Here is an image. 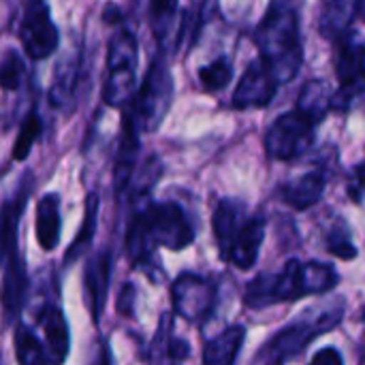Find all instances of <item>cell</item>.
<instances>
[{
	"instance_id": "6da1fadb",
	"label": "cell",
	"mask_w": 365,
	"mask_h": 365,
	"mask_svg": "<svg viewBox=\"0 0 365 365\" xmlns=\"http://www.w3.org/2000/svg\"><path fill=\"white\" fill-rule=\"evenodd\" d=\"M255 41L261 49V60L272 71L278 86L297 75L304 60V47L299 17L291 4L272 2L255 32Z\"/></svg>"
},
{
	"instance_id": "7a4b0ae2",
	"label": "cell",
	"mask_w": 365,
	"mask_h": 365,
	"mask_svg": "<svg viewBox=\"0 0 365 365\" xmlns=\"http://www.w3.org/2000/svg\"><path fill=\"white\" fill-rule=\"evenodd\" d=\"M192 240V225L178 203H152L133 216L126 233V252L133 263H141L152 257L156 246L184 250Z\"/></svg>"
},
{
	"instance_id": "3957f363",
	"label": "cell",
	"mask_w": 365,
	"mask_h": 365,
	"mask_svg": "<svg viewBox=\"0 0 365 365\" xmlns=\"http://www.w3.org/2000/svg\"><path fill=\"white\" fill-rule=\"evenodd\" d=\"M344 308L342 304H325L321 308L306 310L297 321L289 327L278 331L269 344L259 353V364L263 365H284L295 359L314 338L331 331L342 321Z\"/></svg>"
},
{
	"instance_id": "277c9868",
	"label": "cell",
	"mask_w": 365,
	"mask_h": 365,
	"mask_svg": "<svg viewBox=\"0 0 365 365\" xmlns=\"http://www.w3.org/2000/svg\"><path fill=\"white\" fill-rule=\"evenodd\" d=\"M173 98V77L167 64L158 58L152 62L143 83L130 98V107L124 115V124L130 126L137 135L139 130L158 128L160 120L169 111Z\"/></svg>"
},
{
	"instance_id": "5b68a950",
	"label": "cell",
	"mask_w": 365,
	"mask_h": 365,
	"mask_svg": "<svg viewBox=\"0 0 365 365\" xmlns=\"http://www.w3.org/2000/svg\"><path fill=\"white\" fill-rule=\"evenodd\" d=\"M137 41L128 30H120L109 41V56H107V88H105V103L111 107H120L128 103L137 92Z\"/></svg>"
},
{
	"instance_id": "8992f818",
	"label": "cell",
	"mask_w": 365,
	"mask_h": 365,
	"mask_svg": "<svg viewBox=\"0 0 365 365\" xmlns=\"http://www.w3.org/2000/svg\"><path fill=\"white\" fill-rule=\"evenodd\" d=\"M314 128L297 109L280 115L265 133V150L276 160H293L306 154L314 143Z\"/></svg>"
},
{
	"instance_id": "52a82bcc",
	"label": "cell",
	"mask_w": 365,
	"mask_h": 365,
	"mask_svg": "<svg viewBox=\"0 0 365 365\" xmlns=\"http://www.w3.org/2000/svg\"><path fill=\"white\" fill-rule=\"evenodd\" d=\"M299 261H289L280 274H261L248 287L244 302L252 310H263L282 302L302 299V280H299Z\"/></svg>"
},
{
	"instance_id": "ba28073f",
	"label": "cell",
	"mask_w": 365,
	"mask_h": 365,
	"mask_svg": "<svg viewBox=\"0 0 365 365\" xmlns=\"http://www.w3.org/2000/svg\"><path fill=\"white\" fill-rule=\"evenodd\" d=\"M19 41L24 51L32 60H43L51 56L58 47V28L51 21L49 9L43 2H28L21 26H19Z\"/></svg>"
},
{
	"instance_id": "9c48e42d",
	"label": "cell",
	"mask_w": 365,
	"mask_h": 365,
	"mask_svg": "<svg viewBox=\"0 0 365 365\" xmlns=\"http://www.w3.org/2000/svg\"><path fill=\"white\" fill-rule=\"evenodd\" d=\"M171 299L175 312L190 321L201 323L210 317L216 299V289L207 278L197 274H182L171 287Z\"/></svg>"
},
{
	"instance_id": "30bf717a",
	"label": "cell",
	"mask_w": 365,
	"mask_h": 365,
	"mask_svg": "<svg viewBox=\"0 0 365 365\" xmlns=\"http://www.w3.org/2000/svg\"><path fill=\"white\" fill-rule=\"evenodd\" d=\"M276 90H278V83L272 71L265 66V62L261 58L252 60L244 77L240 79V86L233 92V107L235 109L265 107L276 96Z\"/></svg>"
},
{
	"instance_id": "8fae6325",
	"label": "cell",
	"mask_w": 365,
	"mask_h": 365,
	"mask_svg": "<svg viewBox=\"0 0 365 365\" xmlns=\"http://www.w3.org/2000/svg\"><path fill=\"white\" fill-rule=\"evenodd\" d=\"M109 278H111V255H109V250H103L88 261L86 272H83L86 302H88V308H90L94 323L101 321V314L105 310Z\"/></svg>"
},
{
	"instance_id": "7c38bea8",
	"label": "cell",
	"mask_w": 365,
	"mask_h": 365,
	"mask_svg": "<svg viewBox=\"0 0 365 365\" xmlns=\"http://www.w3.org/2000/svg\"><path fill=\"white\" fill-rule=\"evenodd\" d=\"M263 240H265V220L259 218V216L246 220L240 227V231H237V235H235V240L231 244L227 261H231L240 269H250L257 263Z\"/></svg>"
},
{
	"instance_id": "4fadbf2b",
	"label": "cell",
	"mask_w": 365,
	"mask_h": 365,
	"mask_svg": "<svg viewBox=\"0 0 365 365\" xmlns=\"http://www.w3.org/2000/svg\"><path fill=\"white\" fill-rule=\"evenodd\" d=\"M26 265L24 259L19 257L17 250H13L9 255V263L4 269V278H2V291H0V304L4 310L6 319H13L24 302L26 295Z\"/></svg>"
},
{
	"instance_id": "5bb4252c",
	"label": "cell",
	"mask_w": 365,
	"mask_h": 365,
	"mask_svg": "<svg viewBox=\"0 0 365 365\" xmlns=\"http://www.w3.org/2000/svg\"><path fill=\"white\" fill-rule=\"evenodd\" d=\"M325 192V175L321 171H310L282 186V199L295 210H308L321 201Z\"/></svg>"
},
{
	"instance_id": "9a60e30c",
	"label": "cell",
	"mask_w": 365,
	"mask_h": 365,
	"mask_svg": "<svg viewBox=\"0 0 365 365\" xmlns=\"http://www.w3.org/2000/svg\"><path fill=\"white\" fill-rule=\"evenodd\" d=\"M246 329L242 325H231L203 349V365H235V359L244 346Z\"/></svg>"
},
{
	"instance_id": "2e32d148",
	"label": "cell",
	"mask_w": 365,
	"mask_h": 365,
	"mask_svg": "<svg viewBox=\"0 0 365 365\" xmlns=\"http://www.w3.org/2000/svg\"><path fill=\"white\" fill-rule=\"evenodd\" d=\"M60 199L58 195H45L36 203V240L43 250H53L60 242Z\"/></svg>"
},
{
	"instance_id": "e0dca14e",
	"label": "cell",
	"mask_w": 365,
	"mask_h": 365,
	"mask_svg": "<svg viewBox=\"0 0 365 365\" xmlns=\"http://www.w3.org/2000/svg\"><path fill=\"white\" fill-rule=\"evenodd\" d=\"M43 329L47 338V351H49V361L53 365H62L68 351H71V334H68V323L64 314L58 308H47L43 314Z\"/></svg>"
},
{
	"instance_id": "ac0fdd59",
	"label": "cell",
	"mask_w": 365,
	"mask_h": 365,
	"mask_svg": "<svg viewBox=\"0 0 365 365\" xmlns=\"http://www.w3.org/2000/svg\"><path fill=\"white\" fill-rule=\"evenodd\" d=\"M242 207L235 201H220L216 212H214V235L218 242V250L222 259H229L231 244L242 227Z\"/></svg>"
},
{
	"instance_id": "d6986e66",
	"label": "cell",
	"mask_w": 365,
	"mask_h": 365,
	"mask_svg": "<svg viewBox=\"0 0 365 365\" xmlns=\"http://www.w3.org/2000/svg\"><path fill=\"white\" fill-rule=\"evenodd\" d=\"M355 13H357V2H351V0H336V2H327L323 6V13H321V34L325 38H342L344 34H349L351 30V24L355 19Z\"/></svg>"
},
{
	"instance_id": "ffe728a7",
	"label": "cell",
	"mask_w": 365,
	"mask_h": 365,
	"mask_svg": "<svg viewBox=\"0 0 365 365\" xmlns=\"http://www.w3.org/2000/svg\"><path fill=\"white\" fill-rule=\"evenodd\" d=\"M331 98L334 92L329 90L327 81H308L297 98V111L306 115L312 124H319L331 109Z\"/></svg>"
},
{
	"instance_id": "44dd1931",
	"label": "cell",
	"mask_w": 365,
	"mask_h": 365,
	"mask_svg": "<svg viewBox=\"0 0 365 365\" xmlns=\"http://www.w3.org/2000/svg\"><path fill=\"white\" fill-rule=\"evenodd\" d=\"M299 280H302V293L314 295V293H327L338 284V272L331 265L325 263H302L299 267Z\"/></svg>"
},
{
	"instance_id": "7402d4cb",
	"label": "cell",
	"mask_w": 365,
	"mask_h": 365,
	"mask_svg": "<svg viewBox=\"0 0 365 365\" xmlns=\"http://www.w3.org/2000/svg\"><path fill=\"white\" fill-rule=\"evenodd\" d=\"M24 203H26V195L15 197L13 201H6L0 210V261L15 250L17 225L24 212Z\"/></svg>"
},
{
	"instance_id": "603a6c76",
	"label": "cell",
	"mask_w": 365,
	"mask_h": 365,
	"mask_svg": "<svg viewBox=\"0 0 365 365\" xmlns=\"http://www.w3.org/2000/svg\"><path fill=\"white\" fill-rule=\"evenodd\" d=\"M137 152H139V139L137 133L124 124V135H122V145H120V156H118V165H115V188L124 190L135 165H137Z\"/></svg>"
},
{
	"instance_id": "cb8c5ba5",
	"label": "cell",
	"mask_w": 365,
	"mask_h": 365,
	"mask_svg": "<svg viewBox=\"0 0 365 365\" xmlns=\"http://www.w3.org/2000/svg\"><path fill=\"white\" fill-rule=\"evenodd\" d=\"M96 216H98V199L96 195H90L88 197V203H86V216H83V225L79 229V233L75 235V242L68 246L66 255H64V261L66 263H73L77 261L86 248L90 246L92 237H94V231H96Z\"/></svg>"
},
{
	"instance_id": "d4e9b609",
	"label": "cell",
	"mask_w": 365,
	"mask_h": 365,
	"mask_svg": "<svg viewBox=\"0 0 365 365\" xmlns=\"http://www.w3.org/2000/svg\"><path fill=\"white\" fill-rule=\"evenodd\" d=\"M15 357L19 365H45L47 361L43 344L26 325H17L15 329Z\"/></svg>"
},
{
	"instance_id": "484cf974",
	"label": "cell",
	"mask_w": 365,
	"mask_h": 365,
	"mask_svg": "<svg viewBox=\"0 0 365 365\" xmlns=\"http://www.w3.org/2000/svg\"><path fill=\"white\" fill-rule=\"evenodd\" d=\"M41 133H43V122H41V118H38L36 111H30L26 115V120L21 122L19 133H17V139L13 143V158L15 160H24L30 154L34 141L41 137Z\"/></svg>"
},
{
	"instance_id": "4316f807",
	"label": "cell",
	"mask_w": 365,
	"mask_h": 365,
	"mask_svg": "<svg viewBox=\"0 0 365 365\" xmlns=\"http://www.w3.org/2000/svg\"><path fill=\"white\" fill-rule=\"evenodd\" d=\"M231 77H233V66H231L229 58H225V56L216 58L214 62L205 64L199 71V79H201V83H203V88L207 92H216V90L227 88Z\"/></svg>"
},
{
	"instance_id": "83f0119b",
	"label": "cell",
	"mask_w": 365,
	"mask_h": 365,
	"mask_svg": "<svg viewBox=\"0 0 365 365\" xmlns=\"http://www.w3.org/2000/svg\"><path fill=\"white\" fill-rule=\"evenodd\" d=\"M327 250L344 261H351L357 257V248L353 246V240H351V231L349 227L344 225V220H338L329 233H327Z\"/></svg>"
},
{
	"instance_id": "f1b7e54d",
	"label": "cell",
	"mask_w": 365,
	"mask_h": 365,
	"mask_svg": "<svg viewBox=\"0 0 365 365\" xmlns=\"http://www.w3.org/2000/svg\"><path fill=\"white\" fill-rule=\"evenodd\" d=\"M21 60L15 51H9L4 56V60L0 62V88L4 90H15L19 88V79H21Z\"/></svg>"
},
{
	"instance_id": "f546056e",
	"label": "cell",
	"mask_w": 365,
	"mask_h": 365,
	"mask_svg": "<svg viewBox=\"0 0 365 365\" xmlns=\"http://www.w3.org/2000/svg\"><path fill=\"white\" fill-rule=\"evenodd\" d=\"M365 192V163L357 165L353 169V178H351V184H349V195L355 199V201H361Z\"/></svg>"
},
{
	"instance_id": "4dcf8cb0",
	"label": "cell",
	"mask_w": 365,
	"mask_h": 365,
	"mask_svg": "<svg viewBox=\"0 0 365 365\" xmlns=\"http://www.w3.org/2000/svg\"><path fill=\"white\" fill-rule=\"evenodd\" d=\"M167 342H169L167 344V355H169L171 361H184L190 355V346H188L186 340H180V338H171L169 336Z\"/></svg>"
},
{
	"instance_id": "1f68e13d",
	"label": "cell",
	"mask_w": 365,
	"mask_h": 365,
	"mask_svg": "<svg viewBox=\"0 0 365 365\" xmlns=\"http://www.w3.org/2000/svg\"><path fill=\"white\" fill-rule=\"evenodd\" d=\"M133 304H135V289L133 284H124V291L120 293V299H118V312L124 317H130Z\"/></svg>"
},
{
	"instance_id": "d6a6232c",
	"label": "cell",
	"mask_w": 365,
	"mask_h": 365,
	"mask_svg": "<svg viewBox=\"0 0 365 365\" xmlns=\"http://www.w3.org/2000/svg\"><path fill=\"white\" fill-rule=\"evenodd\" d=\"M310 365H344L342 364V355L336 349H323L314 355V359Z\"/></svg>"
},
{
	"instance_id": "836d02e7",
	"label": "cell",
	"mask_w": 365,
	"mask_h": 365,
	"mask_svg": "<svg viewBox=\"0 0 365 365\" xmlns=\"http://www.w3.org/2000/svg\"><path fill=\"white\" fill-rule=\"evenodd\" d=\"M98 365H111V353H109V346H107V342H103V344H101Z\"/></svg>"
},
{
	"instance_id": "e575fe53",
	"label": "cell",
	"mask_w": 365,
	"mask_h": 365,
	"mask_svg": "<svg viewBox=\"0 0 365 365\" xmlns=\"http://www.w3.org/2000/svg\"><path fill=\"white\" fill-rule=\"evenodd\" d=\"M357 13L365 19V2H357Z\"/></svg>"
},
{
	"instance_id": "d590c367",
	"label": "cell",
	"mask_w": 365,
	"mask_h": 365,
	"mask_svg": "<svg viewBox=\"0 0 365 365\" xmlns=\"http://www.w3.org/2000/svg\"><path fill=\"white\" fill-rule=\"evenodd\" d=\"M364 321H365V314H364Z\"/></svg>"
}]
</instances>
